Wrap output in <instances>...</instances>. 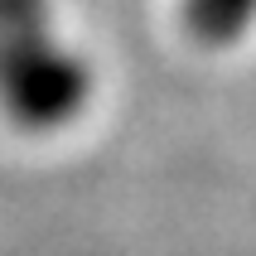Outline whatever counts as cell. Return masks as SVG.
Here are the masks:
<instances>
[{"instance_id": "1", "label": "cell", "mask_w": 256, "mask_h": 256, "mask_svg": "<svg viewBox=\"0 0 256 256\" xmlns=\"http://www.w3.org/2000/svg\"><path fill=\"white\" fill-rule=\"evenodd\" d=\"M0 102L29 126H58L87 102L82 63L48 39L34 0H0Z\"/></svg>"}, {"instance_id": "2", "label": "cell", "mask_w": 256, "mask_h": 256, "mask_svg": "<svg viewBox=\"0 0 256 256\" xmlns=\"http://www.w3.org/2000/svg\"><path fill=\"white\" fill-rule=\"evenodd\" d=\"M184 10L203 39H232L256 14V0H184Z\"/></svg>"}]
</instances>
